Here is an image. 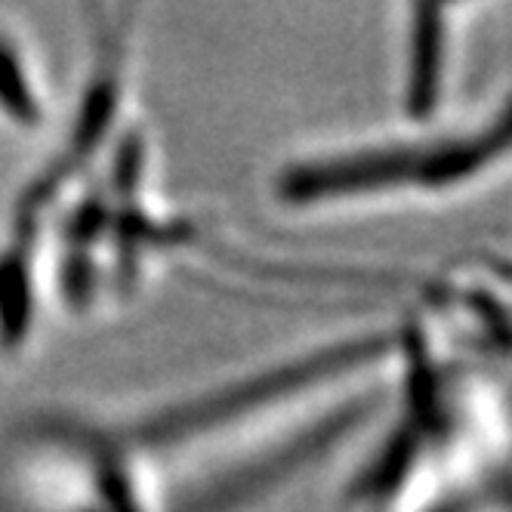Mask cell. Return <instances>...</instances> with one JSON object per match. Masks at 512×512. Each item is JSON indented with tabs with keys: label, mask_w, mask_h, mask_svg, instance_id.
Segmentation results:
<instances>
[{
	"label": "cell",
	"mask_w": 512,
	"mask_h": 512,
	"mask_svg": "<svg viewBox=\"0 0 512 512\" xmlns=\"http://www.w3.org/2000/svg\"><path fill=\"white\" fill-rule=\"evenodd\" d=\"M512 145V108L482 136H469L460 142H448L442 149L429 152H380L358 155L346 161H331L312 170H300L284 182L290 198H315L324 192H349V189H374L395 186V182H451L479 170Z\"/></svg>",
	"instance_id": "1"
},
{
	"label": "cell",
	"mask_w": 512,
	"mask_h": 512,
	"mask_svg": "<svg viewBox=\"0 0 512 512\" xmlns=\"http://www.w3.org/2000/svg\"><path fill=\"white\" fill-rule=\"evenodd\" d=\"M435 10H420L417 34H414V78H411V108L429 112L438 87V47H442V28H438Z\"/></svg>",
	"instance_id": "2"
}]
</instances>
